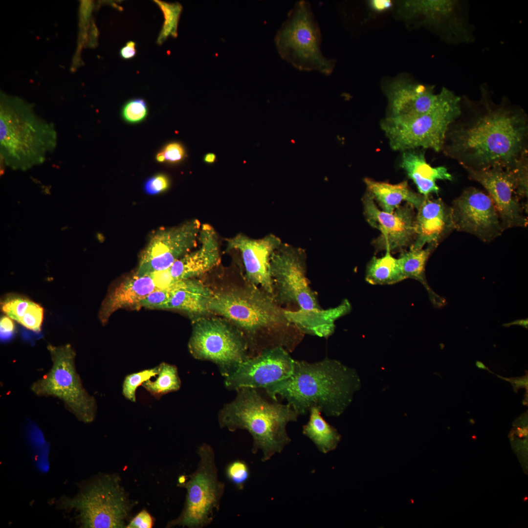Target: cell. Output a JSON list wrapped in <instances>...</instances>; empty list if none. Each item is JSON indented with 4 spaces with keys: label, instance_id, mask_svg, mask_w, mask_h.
Segmentation results:
<instances>
[{
    "label": "cell",
    "instance_id": "1",
    "mask_svg": "<svg viewBox=\"0 0 528 528\" xmlns=\"http://www.w3.org/2000/svg\"><path fill=\"white\" fill-rule=\"evenodd\" d=\"M480 97L461 96V112L449 125L442 151L465 169H512L528 154V117L503 97L495 102L486 84Z\"/></svg>",
    "mask_w": 528,
    "mask_h": 528
},
{
    "label": "cell",
    "instance_id": "2",
    "mask_svg": "<svg viewBox=\"0 0 528 528\" xmlns=\"http://www.w3.org/2000/svg\"><path fill=\"white\" fill-rule=\"evenodd\" d=\"M360 385L355 370L326 358L314 363L295 360L290 376L264 390L274 401L286 400L299 416L316 407L327 416L336 417L348 407Z\"/></svg>",
    "mask_w": 528,
    "mask_h": 528
},
{
    "label": "cell",
    "instance_id": "3",
    "mask_svg": "<svg viewBox=\"0 0 528 528\" xmlns=\"http://www.w3.org/2000/svg\"><path fill=\"white\" fill-rule=\"evenodd\" d=\"M58 134L54 124L38 115L21 99L1 97L0 155L2 163L26 171L42 164L55 150Z\"/></svg>",
    "mask_w": 528,
    "mask_h": 528
},
{
    "label": "cell",
    "instance_id": "4",
    "mask_svg": "<svg viewBox=\"0 0 528 528\" xmlns=\"http://www.w3.org/2000/svg\"><path fill=\"white\" fill-rule=\"evenodd\" d=\"M237 391L236 398L219 412V425L232 432L247 430L253 438L252 453L261 451L262 461L266 462L290 442L286 426L297 421L299 415L287 403L269 402L256 389Z\"/></svg>",
    "mask_w": 528,
    "mask_h": 528
},
{
    "label": "cell",
    "instance_id": "5",
    "mask_svg": "<svg viewBox=\"0 0 528 528\" xmlns=\"http://www.w3.org/2000/svg\"><path fill=\"white\" fill-rule=\"evenodd\" d=\"M76 485V495L55 502L56 509L72 515L81 528L125 527L131 506L118 476L99 474Z\"/></svg>",
    "mask_w": 528,
    "mask_h": 528
},
{
    "label": "cell",
    "instance_id": "6",
    "mask_svg": "<svg viewBox=\"0 0 528 528\" xmlns=\"http://www.w3.org/2000/svg\"><path fill=\"white\" fill-rule=\"evenodd\" d=\"M209 309L252 335L295 327L287 320L284 309L273 295L249 283L245 287L213 292Z\"/></svg>",
    "mask_w": 528,
    "mask_h": 528
},
{
    "label": "cell",
    "instance_id": "7",
    "mask_svg": "<svg viewBox=\"0 0 528 528\" xmlns=\"http://www.w3.org/2000/svg\"><path fill=\"white\" fill-rule=\"evenodd\" d=\"M275 43L281 57L295 68L330 74L334 61L321 50V34L309 3L297 2L278 30Z\"/></svg>",
    "mask_w": 528,
    "mask_h": 528
},
{
    "label": "cell",
    "instance_id": "8",
    "mask_svg": "<svg viewBox=\"0 0 528 528\" xmlns=\"http://www.w3.org/2000/svg\"><path fill=\"white\" fill-rule=\"evenodd\" d=\"M461 112V96L452 92L438 107L413 117L389 116L381 127L396 151L422 148L441 151L448 126Z\"/></svg>",
    "mask_w": 528,
    "mask_h": 528
},
{
    "label": "cell",
    "instance_id": "9",
    "mask_svg": "<svg viewBox=\"0 0 528 528\" xmlns=\"http://www.w3.org/2000/svg\"><path fill=\"white\" fill-rule=\"evenodd\" d=\"M197 453L199 458L197 468L182 484L187 490L183 508L179 516L169 523V527H206L220 509L225 484L219 479L215 451L210 445L203 443Z\"/></svg>",
    "mask_w": 528,
    "mask_h": 528
},
{
    "label": "cell",
    "instance_id": "10",
    "mask_svg": "<svg viewBox=\"0 0 528 528\" xmlns=\"http://www.w3.org/2000/svg\"><path fill=\"white\" fill-rule=\"evenodd\" d=\"M52 366L31 387L39 396H53L62 400L77 418L84 423L92 422L96 413L95 398L83 387L75 366L74 350L70 344L48 345Z\"/></svg>",
    "mask_w": 528,
    "mask_h": 528
},
{
    "label": "cell",
    "instance_id": "11",
    "mask_svg": "<svg viewBox=\"0 0 528 528\" xmlns=\"http://www.w3.org/2000/svg\"><path fill=\"white\" fill-rule=\"evenodd\" d=\"M188 348L195 358L217 365L225 377L248 358L243 335L226 320L219 318H196Z\"/></svg>",
    "mask_w": 528,
    "mask_h": 528
},
{
    "label": "cell",
    "instance_id": "12",
    "mask_svg": "<svg viewBox=\"0 0 528 528\" xmlns=\"http://www.w3.org/2000/svg\"><path fill=\"white\" fill-rule=\"evenodd\" d=\"M273 297L280 306L294 304L299 309L320 308L306 276V254L282 243L270 258Z\"/></svg>",
    "mask_w": 528,
    "mask_h": 528
},
{
    "label": "cell",
    "instance_id": "13",
    "mask_svg": "<svg viewBox=\"0 0 528 528\" xmlns=\"http://www.w3.org/2000/svg\"><path fill=\"white\" fill-rule=\"evenodd\" d=\"M200 227L199 220L192 219L155 232L140 256L135 274L143 276L170 268L197 245Z\"/></svg>",
    "mask_w": 528,
    "mask_h": 528
},
{
    "label": "cell",
    "instance_id": "14",
    "mask_svg": "<svg viewBox=\"0 0 528 528\" xmlns=\"http://www.w3.org/2000/svg\"><path fill=\"white\" fill-rule=\"evenodd\" d=\"M294 361L282 346L265 349L239 364L225 377V385L230 390L264 389L290 376L293 371Z\"/></svg>",
    "mask_w": 528,
    "mask_h": 528
},
{
    "label": "cell",
    "instance_id": "15",
    "mask_svg": "<svg viewBox=\"0 0 528 528\" xmlns=\"http://www.w3.org/2000/svg\"><path fill=\"white\" fill-rule=\"evenodd\" d=\"M454 229L474 235L489 242L504 231L501 220L488 194L474 188L465 189L451 207Z\"/></svg>",
    "mask_w": 528,
    "mask_h": 528
},
{
    "label": "cell",
    "instance_id": "16",
    "mask_svg": "<svg viewBox=\"0 0 528 528\" xmlns=\"http://www.w3.org/2000/svg\"><path fill=\"white\" fill-rule=\"evenodd\" d=\"M470 179L481 184L492 200L504 230L526 227L528 219L519 201V183L514 169L496 167L488 169L466 170Z\"/></svg>",
    "mask_w": 528,
    "mask_h": 528
},
{
    "label": "cell",
    "instance_id": "17",
    "mask_svg": "<svg viewBox=\"0 0 528 528\" xmlns=\"http://www.w3.org/2000/svg\"><path fill=\"white\" fill-rule=\"evenodd\" d=\"M402 7L411 17H419L423 23L440 31L444 40L451 44L474 40L473 29L459 0H407L403 2Z\"/></svg>",
    "mask_w": 528,
    "mask_h": 528
},
{
    "label": "cell",
    "instance_id": "18",
    "mask_svg": "<svg viewBox=\"0 0 528 528\" xmlns=\"http://www.w3.org/2000/svg\"><path fill=\"white\" fill-rule=\"evenodd\" d=\"M362 201L368 222L381 232L373 242L377 251L395 252L411 246L416 235V217L413 205L406 202L392 213H389L379 209L367 193L364 196Z\"/></svg>",
    "mask_w": 528,
    "mask_h": 528
},
{
    "label": "cell",
    "instance_id": "19",
    "mask_svg": "<svg viewBox=\"0 0 528 528\" xmlns=\"http://www.w3.org/2000/svg\"><path fill=\"white\" fill-rule=\"evenodd\" d=\"M227 250H238L241 253L248 283L260 287L273 296L270 272V258L282 241L273 234L254 239L243 234L226 239Z\"/></svg>",
    "mask_w": 528,
    "mask_h": 528
},
{
    "label": "cell",
    "instance_id": "20",
    "mask_svg": "<svg viewBox=\"0 0 528 528\" xmlns=\"http://www.w3.org/2000/svg\"><path fill=\"white\" fill-rule=\"evenodd\" d=\"M452 91L443 87L437 94L433 86L405 79L390 83L386 88L392 117H413L422 115L440 105Z\"/></svg>",
    "mask_w": 528,
    "mask_h": 528
},
{
    "label": "cell",
    "instance_id": "21",
    "mask_svg": "<svg viewBox=\"0 0 528 528\" xmlns=\"http://www.w3.org/2000/svg\"><path fill=\"white\" fill-rule=\"evenodd\" d=\"M415 218V237L411 249H420L426 244L437 245L454 230L451 207L440 198L425 197Z\"/></svg>",
    "mask_w": 528,
    "mask_h": 528
},
{
    "label": "cell",
    "instance_id": "22",
    "mask_svg": "<svg viewBox=\"0 0 528 528\" xmlns=\"http://www.w3.org/2000/svg\"><path fill=\"white\" fill-rule=\"evenodd\" d=\"M198 240L201 245L198 249L184 255L168 268L175 281L202 275L219 263V239L215 229L208 224H202Z\"/></svg>",
    "mask_w": 528,
    "mask_h": 528
},
{
    "label": "cell",
    "instance_id": "23",
    "mask_svg": "<svg viewBox=\"0 0 528 528\" xmlns=\"http://www.w3.org/2000/svg\"><path fill=\"white\" fill-rule=\"evenodd\" d=\"M151 274L129 277L110 290L103 301L99 317L104 325L113 313L125 308H138L140 302L150 293L156 290Z\"/></svg>",
    "mask_w": 528,
    "mask_h": 528
},
{
    "label": "cell",
    "instance_id": "24",
    "mask_svg": "<svg viewBox=\"0 0 528 528\" xmlns=\"http://www.w3.org/2000/svg\"><path fill=\"white\" fill-rule=\"evenodd\" d=\"M352 309L350 302L344 300L338 306L327 309H284L287 320L300 332L327 338L334 332L335 322L349 313Z\"/></svg>",
    "mask_w": 528,
    "mask_h": 528
},
{
    "label": "cell",
    "instance_id": "25",
    "mask_svg": "<svg viewBox=\"0 0 528 528\" xmlns=\"http://www.w3.org/2000/svg\"><path fill=\"white\" fill-rule=\"evenodd\" d=\"M169 298L163 309H174L186 312L196 318L210 312L209 304L213 291L195 278L176 281L169 287Z\"/></svg>",
    "mask_w": 528,
    "mask_h": 528
},
{
    "label": "cell",
    "instance_id": "26",
    "mask_svg": "<svg viewBox=\"0 0 528 528\" xmlns=\"http://www.w3.org/2000/svg\"><path fill=\"white\" fill-rule=\"evenodd\" d=\"M400 167L416 185L424 197L430 194H438L440 189L437 180L451 181L452 175L444 166L433 167L427 163L424 152L419 149L405 151L402 154Z\"/></svg>",
    "mask_w": 528,
    "mask_h": 528
},
{
    "label": "cell",
    "instance_id": "27",
    "mask_svg": "<svg viewBox=\"0 0 528 528\" xmlns=\"http://www.w3.org/2000/svg\"><path fill=\"white\" fill-rule=\"evenodd\" d=\"M364 182L367 187L366 193L387 213H392L403 201L418 209L425 198L423 196L412 191L406 180L391 184L365 178Z\"/></svg>",
    "mask_w": 528,
    "mask_h": 528
},
{
    "label": "cell",
    "instance_id": "28",
    "mask_svg": "<svg viewBox=\"0 0 528 528\" xmlns=\"http://www.w3.org/2000/svg\"><path fill=\"white\" fill-rule=\"evenodd\" d=\"M1 310L25 328L39 332L44 317V309L28 298L16 293L6 294L0 301Z\"/></svg>",
    "mask_w": 528,
    "mask_h": 528
},
{
    "label": "cell",
    "instance_id": "29",
    "mask_svg": "<svg viewBox=\"0 0 528 528\" xmlns=\"http://www.w3.org/2000/svg\"><path fill=\"white\" fill-rule=\"evenodd\" d=\"M436 246L433 244H428V247L423 249H410L408 251H402L398 259L405 279L411 278L421 283L427 291L433 304L436 307L440 308L445 305L446 301L429 286L425 274L426 262Z\"/></svg>",
    "mask_w": 528,
    "mask_h": 528
},
{
    "label": "cell",
    "instance_id": "30",
    "mask_svg": "<svg viewBox=\"0 0 528 528\" xmlns=\"http://www.w3.org/2000/svg\"><path fill=\"white\" fill-rule=\"evenodd\" d=\"M309 419L303 427V433L310 439L319 450L326 454L335 449L341 436L321 415L320 410L313 407L309 411Z\"/></svg>",
    "mask_w": 528,
    "mask_h": 528
},
{
    "label": "cell",
    "instance_id": "31",
    "mask_svg": "<svg viewBox=\"0 0 528 528\" xmlns=\"http://www.w3.org/2000/svg\"><path fill=\"white\" fill-rule=\"evenodd\" d=\"M404 279L398 259L389 251L382 257H373L367 266L365 280L371 285H392Z\"/></svg>",
    "mask_w": 528,
    "mask_h": 528
},
{
    "label": "cell",
    "instance_id": "32",
    "mask_svg": "<svg viewBox=\"0 0 528 528\" xmlns=\"http://www.w3.org/2000/svg\"><path fill=\"white\" fill-rule=\"evenodd\" d=\"M157 369L155 379H149L141 386L153 396L159 399L167 394L179 390L181 381L176 366L162 362L157 366Z\"/></svg>",
    "mask_w": 528,
    "mask_h": 528
},
{
    "label": "cell",
    "instance_id": "33",
    "mask_svg": "<svg viewBox=\"0 0 528 528\" xmlns=\"http://www.w3.org/2000/svg\"><path fill=\"white\" fill-rule=\"evenodd\" d=\"M157 370L156 366L127 375L122 384V393L124 397L132 402H135L137 388L148 380L155 377L157 374Z\"/></svg>",
    "mask_w": 528,
    "mask_h": 528
},
{
    "label": "cell",
    "instance_id": "34",
    "mask_svg": "<svg viewBox=\"0 0 528 528\" xmlns=\"http://www.w3.org/2000/svg\"><path fill=\"white\" fill-rule=\"evenodd\" d=\"M158 3L164 14L165 19L160 39H165L170 36L176 37L179 18L182 11L181 5L178 3H167L158 2Z\"/></svg>",
    "mask_w": 528,
    "mask_h": 528
},
{
    "label": "cell",
    "instance_id": "35",
    "mask_svg": "<svg viewBox=\"0 0 528 528\" xmlns=\"http://www.w3.org/2000/svg\"><path fill=\"white\" fill-rule=\"evenodd\" d=\"M225 474L229 481L238 489L242 490L249 477L250 472L246 462L236 460L227 465Z\"/></svg>",
    "mask_w": 528,
    "mask_h": 528
},
{
    "label": "cell",
    "instance_id": "36",
    "mask_svg": "<svg viewBox=\"0 0 528 528\" xmlns=\"http://www.w3.org/2000/svg\"><path fill=\"white\" fill-rule=\"evenodd\" d=\"M147 106L145 101L142 99H134L127 102L122 110L123 116L130 123H137L144 119L147 116Z\"/></svg>",
    "mask_w": 528,
    "mask_h": 528
},
{
    "label": "cell",
    "instance_id": "37",
    "mask_svg": "<svg viewBox=\"0 0 528 528\" xmlns=\"http://www.w3.org/2000/svg\"><path fill=\"white\" fill-rule=\"evenodd\" d=\"M169 298V287L156 289L150 293L139 303L138 308L163 309Z\"/></svg>",
    "mask_w": 528,
    "mask_h": 528
},
{
    "label": "cell",
    "instance_id": "38",
    "mask_svg": "<svg viewBox=\"0 0 528 528\" xmlns=\"http://www.w3.org/2000/svg\"><path fill=\"white\" fill-rule=\"evenodd\" d=\"M168 186L169 181L167 177L163 175H159L147 180L144 188L148 194L155 195L165 191Z\"/></svg>",
    "mask_w": 528,
    "mask_h": 528
},
{
    "label": "cell",
    "instance_id": "39",
    "mask_svg": "<svg viewBox=\"0 0 528 528\" xmlns=\"http://www.w3.org/2000/svg\"><path fill=\"white\" fill-rule=\"evenodd\" d=\"M153 519L150 513L143 510L137 514L127 525L128 528H151L153 526Z\"/></svg>",
    "mask_w": 528,
    "mask_h": 528
},
{
    "label": "cell",
    "instance_id": "40",
    "mask_svg": "<svg viewBox=\"0 0 528 528\" xmlns=\"http://www.w3.org/2000/svg\"><path fill=\"white\" fill-rule=\"evenodd\" d=\"M163 153L165 159L170 162H177L182 158L184 151L181 146L176 143H171L165 148Z\"/></svg>",
    "mask_w": 528,
    "mask_h": 528
},
{
    "label": "cell",
    "instance_id": "41",
    "mask_svg": "<svg viewBox=\"0 0 528 528\" xmlns=\"http://www.w3.org/2000/svg\"><path fill=\"white\" fill-rule=\"evenodd\" d=\"M15 326L12 319L7 316H3L0 320V337L2 339L10 337L14 332Z\"/></svg>",
    "mask_w": 528,
    "mask_h": 528
},
{
    "label": "cell",
    "instance_id": "42",
    "mask_svg": "<svg viewBox=\"0 0 528 528\" xmlns=\"http://www.w3.org/2000/svg\"><path fill=\"white\" fill-rule=\"evenodd\" d=\"M136 43L132 41L126 43L120 50V55L124 59H130L134 57L136 53Z\"/></svg>",
    "mask_w": 528,
    "mask_h": 528
},
{
    "label": "cell",
    "instance_id": "43",
    "mask_svg": "<svg viewBox=\"0 0 528 528\" xmlns=\"http://www.w3.org/2000/svg\"><path fill=\"white\" fill-rule=\"evenodd\" d=\"M370 5L373 10L382 12L389 9L392 6V2L389 0H373L370 1Z\"/></svg>",
    "mask_w": 528,
    "mask_h": 528
},
{
    "label": "cell",
    "instance_id": "44",
    "mask_svg": "<svg viewBox=\"0 0 528 528\" xmlns=\"http://www.w3.org/2000/svg\"><path fill=\"white\" fill-rule=\"evenodd\" d=\"M504 379L510 382L513 386L514 389H519L521 387L527 388L528 386V377L525 376L520 378H506L502 377Z\"/></svg>",
    "mask_w": 528,
    "mask_h": 528
},
{
    "label": "cell",
    "instance_id": "45",
    "mask_svg": "<svg viewBox=\"0 0 528 528\" xmlns=\"http://www.w3.org/2000/svg\"><path fill=\"white\" fill-rule=\"evenodd\" d=\"M514 325H520V326H523V327H524V328H525L526 329H528V318H526V319H525L517 320L513 321V322H510V323H506V324H503V326H505V327H509L510 326Z\"/></svg>",
    "mask_w": 528,
    "mask_h": 528
},
{
    "label": "cell",
    "instance_id": "46",
    "mask_svg": "<svg viewBox=\"0 0 528 528\" xmlns=\"http://www.w3.org/2000/svg\"><path fill=\"white\" fill-rule=\"evenodd\" d=\"M215 155L213 154H207L205 157V161L209 163L213 162L215 160Z\"/></svg>",
    "mask_w": 528,
    "mask_h": 528
},
{
    "label": "cell",
    "instance_id": "47",
    "mask_svg": "<svg viewBox=\"0 0 528 528\" xmlns=\"http://www.w3.org/2000/svg\"><path fill=\"white\" fill-rule=\"evenodd\" d=\"M156 159L159 162H163L165 160V157L163 152H160L157 154Z\"/></svg>",
    "mask_w": 528,
    "mask_h": 528
},
{
    "label": "cell",
    "instance_id": "48",
    "mask_svg": "<svg viewBox=\"0 0 528 528\" xmlns=\"http://www.w3.org/2000/svg\"><path fill=\"white\" fill-rule=\"evenodd\" d=\"M476 365L477 367L478 368H480V369L487 370L488 371H489V370L488 369V368H487L486 367H485V365L482 362H481L480 361H477L476 363Z\"/></svg>",
    "mask_w": 528,
    "mask_h": 528
}]
</instances>
